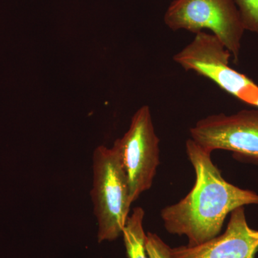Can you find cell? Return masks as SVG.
Masks as SVG:
<instances>
[{"label":"cell","instance_id":"cell-8","mask_svg":"<svg viewBox=\"0 0 258 258\" xmlns=\"http://www.w3.org/2000/svg\"><path fill=\"white\" fill-rule=\"evenodd\" d=\"M144 215L143 208H135L125 222L122 236L128 258H149L146 249Z\"/></svg>","mask_w":258,"mask_h":258},{"label":"cell","instance_id":"cell-10","mask_svg":"<svg viewBox=\"0 0 258 258\" xmlns=\"http://www.w3.org/2000/svg\"><path fill=\"white\" fill-rule=\"evenodd\" d=\"M145 244L149 258H173L171 254V247L157 234L148 232Z\"/></svg>","mask_w":258,"mask_h":258},{"label":"cell","instance_id":"cell-3","mask_svg":"<svg viewBox=\"0 0 258 258\" xmlns=\"http://www.w3.org/2000/svg\"><path fill=\"white\" fill-rule=\"evenodd\" d=\"M231 57L230 51L215 35L200 31L173 60L185 71H193L213 81L225 92L258 108L257 85L230 67Z\"/></svg>","mask_w":258,"mask_h":258},{"label":"cell","instance_id":"cell-5","mask_svg":"<svg viewBox=\"0 0 258 258\" xmlns=\"http://www.w3.org/2000/svg\"><path fill=\"white\" fill-rule=\"evenodd\" d=\"M113 146L119 153L134 203L142 193L151 189L160 164L159 139L149 106L141 107L134 113L128 130L115 141Z\"/></svg>","mask_w":258,"mask_h":258},{"label":"cell","instance_id":"cell-6","mask_svg":"<svg viewBox=\"0 0 258 258\" xmlns=\"http://www.w3.org/2000/svg\"><path fill=\"white\" fill-rule=\"evenodd\" d=\"M189 133L190 139L206 150L230 151L258 160V108L208 115L198 120Z\"/></svg>","mask_w":258,"mask_h":258},{"label":"cell","instance_id":"cell-1","mask_svg":"<svg viewBox=\"0 0 258 258\" xmlns=\"http://www.w3.org/2000/svg\"><path fill=\"white\" fill-rule=\"evenodd\" d=\"M186 152L196 174L195 185L179 203L163 209L161 217L169 233L185 235L188 246H196L220 235L235 209L258 205V194L226 181L212 160V152L192 139L186 141Z\"/></svg>","mask_w":258,"mask_h":258},{"label":"cell","instance_id":"cell-4","mask_svg":"<svg viewBox=\"0 0 258 258\" xmlns=\"http://www.w3.org/2000/svg\"><path fill=\"white\" fill-rule=\"evenodd\" d=\"M166 26L174 31H211L238 60L244 28L233 0H174L164 15Z\"/></svg>","mask_w":258,"mask_h":258},{"label":"cell","instance_id":"cell-9","mask_svg":"<svg viewBox=\"0 0 258 258\" xmlns=\"http://www.w3.org/2000/svg\"><path fill=\"white\" fill-rule=\"evenodd\" d=\"M237 6L244 30L258 35V0H233Z\"/></svg>","mask_w":258,"mask_h":258},{"label":"cell","instance_id":"cell-7","mask_svg":"<svg viewBox=\"0 0 258 258\" xmlns=\"http://www.w3.org/2000/svg\"><path fill=\"white\" fill-rule=\"evenodd\" d=\"M258 252V230L246 220L244 206L231 212L225 232L196 246L171 248L173 258H255Z\"/></svg>","mask_w":258,"mask_h":258},{"label":"cell","instance_id":"cell-2","mask_svg":"<svg viewBox=\"0 0 258 258\" xmlns=\"http://www.w3.org/2000/svg\"><path fill=\"white\" fill-rule=\"evenodd\" d=\"M93 212L98 243L122 235L132 203L128 180L116 148L99 146L93 154Z\"/></svg>","mask_w":258,"mask_h":258}]
</instances>
